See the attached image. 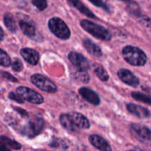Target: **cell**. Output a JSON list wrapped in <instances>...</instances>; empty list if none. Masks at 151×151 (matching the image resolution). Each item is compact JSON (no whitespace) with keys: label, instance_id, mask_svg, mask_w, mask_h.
Listing matches in <instances>:
<instances>
[{"label":"cell","instance_id":"obj_15","mask_svg":"<svg viewBox=\"0 0 151 151\" xmlns=\"http://www.w3.org/2000/svg\"><path fill=\"white\" fill-rule=\"evenodd\" d=\"M126 109L131 114L134 116H137L139 118H148L150 117V111L146 108L141 106H138L134 103H128L126 106Z\"/></svg>","mask_w":151,"mask_h":151},{"label":"cell","instance_id":"obj_25","mask_svg":"<svg viewBox=\"0 0 151 151\" xmlns=\"http://www.w3.org/2000/svg\"><path fill=\"white\" fill-rule=\"evenodd\" d=\"M50 146L52 147H54V148H58V149H61V150H66L67 148V145H66V143L63 142L62 140L60 139H56L53 140L52 142V143L50 144Z\"/></svg>","mask_w":151,"mask_h":151},{"label":"cell","instance_id":"obj_32","mask_svg":"<svg viewBox=\"0 0 151 151\" xmlns=\"http://www.w3.org/2000/svg\"><path fill=\"white\" fill-rule=\"evenodd\" d=\"M3 38H4V32H3L2 29L0 27V41H2Z\"/></svg>","mask_w":151,"mask_h":151},{"label":"cell","instance_id":"obj_28","mask_svg":"<svg viewBox=\"0 0 151 151\" xmlns=\"http://www.w3.org/2000/svg\"><path fill=\"white\" fill-rule=\"evenodd\" d=\"M11 67L15 72H20L23 69V63L19 58H16L13 63H11Z\"/></svg>","mask_w":151,"mask_h":151},{"label":"cell","instance_id":"obj_7","mask_svg":"<svg viewBox=\"0 0 151 151\" xmlns=\"http://www.w3.org/2000/svg\"><path fill=\"white\" fill-rule=\"evenodd\" d=\"M44 128V120L41 118L34 117L29 119L28 123L22 128V134L29 138L38 135Z\"/></svg>","mask_w":151,"mask_h":151},{"label":"cell","instance_id":"obj_20","mask_svg":"<svg viewBox=\"0 0 151 151\" xmlns=\"http://www.w3.org/2000/svg\"><path fill=\"white\" fill-rule=\"evenodd\" d=\"M4 23L6 27L12 32H15L16 31V20L13 16L10 13H6L4 16Z\"/></svg>","mask_w":151,"mask_h":151},{"label":"cell","instance_id":"obj_16","mask_svg":"<svg viewBox=\"0 0 151 151\" xmlns=\"http://www.w3.org/2000/svg\"><path fill=\"white\" fill-rule=\"evenodd\" d=\"M83 44L84 48L91 55L94 56L96 58H100L103 55V52H102L101 48L97 44H96L95 43L93 42L92 41H91L88 38L84 40Z\"/></svg>","mask_w":151,"mask_h":151},{"label":"cell","instance_id":"obj_31","mask_svg":"<svg viewBox=\"0 0 151 151\" xmlns=\"http://www.w3.org/2000/svg\"><path fill=\"white\" fill-rule=\"evenodd\" d=\"M13 109H14V110H16V111L19 114L22 115V116H24V117H27V116L28 117V116H29V114H28L27 112L25 110H24V109H20V108H17V107L13 108Z\"/></svg>","mask_w":151,"mask_h":151},{"label":"cell","instance_id":"obj_1","mask_svg":"<svg viewBox=\"0 0 151 151\" xmlns=\"http://www.w3.org/2000/svg\"><path fill=\"white\" fill-rule=\"evenodd\" d=\"M122 55L125 61L131 66H142L147 62V55L138 47L126 46L122 49Z\"/></svg>","mask_w":151,"mask_h":151},{"label":"cell","instance_id":"obj_17","mask_svg":"<svg viewBox=\"0 0 151 151\" xmlns=\"http://www.w3.org/2000/svg\"><path fill=\"white\" fill-rule=\"evenodd\" d=\"M68 1L69 2V4H72L74 7L77 9V10H79L81 13H82L83 14L85 15V16H88L89 18H95V15L86 7L85 6V4L81 1V0H68Z\"/></svg>","mask_w":151,"mask_h":151},{"label":"cell","instance_id":"obj_9","mask_svg":"<svg viewBox=\"0 0 151 151\" xmlns=\"http://www.w3.org/2000/svg\"><path fill=\"white\" fill-rule=\"evenodd\" d=\"M68 59L77 68L78 70L87 72L90 69V64L88 60L80 53L71 52L68 55Z\"/></svg>","mask_w":151,"mask_h":151},{"label":"cell","instance_id":"obj_6","mask_svg":"<svg viewBox=\"0 0 151 151\" xmlns=\"http://www.w3.org/2000/svg\"><path fill=\"white\" fill-rule=\"evenodd\" d=\"M16 93L23 100L29 102L32 104L39 105L44 102L42 95L37 91L25 86H19L16 88Z\"/></svg>","mask_w":151,"mask_h":151},{"label":"cell","instance_id":"obj_11","mask_svg":"<svg viewBox=\"0 0 151 151\" xmlns=\"http://www.w3.org/2000/svg\"><path fill=\"white\" fill-rule=\"evenodd\" d=\"M68 114L70 117L71 121L73 125L76 127L77 129L78 128L88 129L90 128L89 121L82 114L78 113V112H71Z\"/></svg>","mask_w":151,"mask_h":151},{"label":"cell","instance_id":"obj_3","mask_svg":"<svg viewBox=\"0 0 151 151\" xmlns=\"http://www.w3.org/2000/svg\"><path fill=\"white\" fill-rule=\"evenodd\" d=\"M48 27L50 32L56 37L62 40H67L70 38L71 31L69 27L62 19L53 17L48 22Z\"/></svg>","mask_w":151,"mask_h":151},{"label":"cell","instance_id":"obj_35","mask_svg":"<svg viewBox=\"0 0 151 151\" xmlns=\"http://www.w3.org/2000/svg\"><path fill=\"white\" fill-rule=\"evenodd\" d=\"M127 151H135V150H127Z\"/></svg>","mask_w":151,"mask_h":151},{"label":"cell","instance_id":"obj_24","mask_svg":"<svg viewBox=\"0 0 151 151\" xmlns=\"http://www.w3.org/2000/svg\"><path fill=\"white\" fill-rule=\"evenodd\" d=\"M75 76L77 80L83 83H88L90 80L89 75L86 73V72H82V71L78 70V72L75 74Z\"/></svg>","mask_w":151,"mask_h":151},{"label":"cell","instance_id":"obj_33","mask_svg":"<svg viewBox=\"0 0 151 151\" xmlns=\"http://www.w3.org/2000/svg\"><path fill=\"white\" fill-rule=\"evenodd\" d=\"M0 151H10V149L7 148V147H4V146L0 145Z\"/></svg>","mask_w":151,"mask_h":151},{"label":"cell","instance_id":"obj_8","mask_svg":"<svg viewBox=\"0 0 151 151\" xmlns=\"http://www.w3.org/2000/svg\"><path fill=\"white\" fill-rule=\"evenodd\" d=\"M130 131L137 139L142 143L149 144L150 142V130L145 125L134 123L130 126Z\"/></svg>","mask_w":151,"mask_h":151},{"label":"cell","instance_id":"obj_22","mask_svg":"<svg viewBox=\"0 0 151 151\" xmlns=\"http://www.w3.org/2000/svg\"><path fill=\"white\" fill-rule=\"evenodd\" d=\"M131 96H132L133 98H134L137 101L142 102V103H147L148 105L151 104V99L150 96L147 95V94L137 92V91H134V92L131 93Z\"/></svg>","mask_w":151,"mask_h":151},{"label":"cell","instance_id":"obj_12","mask_svg":"<svg viewBox=\"0 0 151 151\" xmlns=\"http://www.w3.org/2000/svg\"><path fill=\"white\" fill-rule=\"evenodd\" d=\"M79 94L87 102L94 106H98L100 103V99L98 94L90 88L86 87H82L78 90Z\"/></svg>","mask_w":151,"mask_h":151},{"label":"cell","instance_id":"obj_13","mask_svg":"<svg viewBox=\"0 0 151 151\" xmlns=\"http://www.w3.org/2000/svg\"><path fill=\"white\" fill-rule=\"evenodd\" d=\"M20 53L24 60L29 64L33 66L38 64L39 61V54L36 50L30 48H23L21 50Z\"/></svg>","mask_w":151,"mask_h":151},{"label":"cell","instance_id":"obj_23","mask_svg":"<svg viewBox=\"0 0 151 151\" xmlns=\"http://www.w3.org/2000/svg\"><path fill=\"white\" fill-rule=\"evenodd\" d=\"M11 65V59L9 57L8 55L0 49V66H4V67H8Z\"/></svg>","mask_w":151,"mask_h":151},{"label":"cell","instance_id":"obj_21","mask_svg":"<svg viewBox=\"0 0 151 151\" xmlns=\"http://www.w3.org/2000/svg\"><path fill=\"white\" fill-rule=\"evenodd\" d=\"M94 72L97 78L102 81H107L109 79V75L103 66L97 64L94 66Z\"/></svg>","mask_w":151,"mask_h":151},{"label":"cell","instance_id":"obj_5","mask_svg":"<svg viewBox=\"0 0 151 151\" xmlns=\"http://www.w3.org/2000/svg\"><path fill=\"white\" fill-rule=\"evenodd\" d=\"M30 81L32 83L39 89L48 93H55L57 91V86L47 77L39 74H34L31 76Z\"/></svg>","mask_w":151,"mask_h":151},{"label":"cell","instance_id":"obj_18","mask_svg":"<svg viewBox=\"0 0 151 151\" xmlns=\"http://www.w3.org/2000/svg\"><path fill=\"white\" fill-rule=\"evenodd\" d=\"M60 122L62 126L70 132H75L77 131V128L71 121L68 114H62L60 116Z\"/></svg>","mask_w":151,"mask_h":151},{"label":"cell","instance_id":"obj_34","mask_svg":"<svg viewBox=\"0 0 151 151\" xmlns=\"http://www.w3.org/2000/svg\"><path fill=\"white\" fill-rule=\"evenodd\" d=\"M119 1H125V2H127V3H131L132 1H134L133 0H119Z\"/></svg>","mask_w":151,"mask_h":151},{"label":"cell","instance_id":"obj_2","mask_svg":"<svg viewBox=\"0 0 151 151\" xmlns=\"http://www.w3.org/2000/svg\"><path fill=\"white\" fill-rule=\"evenodd\" d=\"M80 24H81V27L84 29V30L92 35L96 38L106 41L111 40V34L104 27L97 24L91 22V21L86 20V19L81 21Z\"/></svg>","mask_w":151,"mask_h":151},{"label":"cell","instance_id":"obj_26","mask_svg":"<svg viewBox=\"0 0 151 151\" xmlns=\"http://www.w3.org/2000/svg\"><path fill=\"white\" fill-rule=\"evenodd\" d=\"M32 3L39 10H44L47 7V0H32Z\"/></svg>","mask_w":151,"mask_h":151},{"label":"cell","instance_id":"obj_14","mask_svg":"<svg viewBox=\"0 0 151 151\" xmlns=\"http://www.w3.org/2000/svg\"><path fill=\"white\" fill-rule=\"evenodd\" d=\"M90 143L100 151H112L111 147L106 139L98 135H91L88 137Z\"/></svg>","mask_w":151,"mask_h":151},{"label":"cell","instance_id":"obj_29","mask_svg":"<svg viewBox=\"0 0 151 151\" xmlns=\"http://www.w3.org/2000/svg\"><path fill=\"white\" fill-rule=\"evenodd\" d=\"M0 76H1V78H4V79L7 80V81H11V82H13V83L18 82V80L16 79V78H14L13 75H11L10 74L7 73V72H0Z\"/></svg>","mask_w":151,"mask_h":151},{"label":"cell","instance_id":"obj_27","mask_svg":"<svg viewBox=\"0 0 151 151\" xmlns=\"http://www.w3.org/2000/svg\"><path fill=\"white\" fill-rule=\"evenodd\" d=\"M91 4H94V6L97 7H100V8L103 9V10H106V11H109V7H108L107 4L103 1V0H88Z\"/></svg>","mask_w":151,"mask_h":151},{"label":"cell","instance_id":"obj_4","mask_svg":"<svg viewBox=\"0 0 151 151\" xmlns=\"http://www.w3.org/2000/svg\"><path fill=\"white\" fill-rule=\"evenodd\" d=\"M21 30L25 35L34 40H39V35L37 32L33 21L27 16L22 14L19 19Z\"/></svg>","mask_w":151,"mask_h":151},{"label":"cell","instance_id":"obj_10","mask_svg":"<svg viewBox=\"0 0 151 151\" xmlns=\"http://www.w3.org/2000/svg\"><path fill=\"white\" fill-rule=\"evenodd\" d=\"M118 78L127 85L132 87H137L139 85V80L130 70L121 69L117 72Z\"/></svg>","mask_w":151,"mask_h":151},{"label":"cell","instance_id":"obj_19","mask_svg":"<svg viewBox=\"0 0 151 151\" xmlns=\"http://www.w3.org/2000/svg\"><path fill=\"white\" fill-rule=\"evenodd\" d=\"M0 145L4 146L7 148H11L13 150H19L22 145L17 142L12 140L4 136H0Z\"/></svg>","mask_w":151,"mask_h":151},{"label":"cell","instance_id":"obj_30","mask_svg":"<svg viewBox=\"0 0 151 151\" xmlns=\"http://www.w3.org/2000/svg\"><path fill=\"white\" fill-rule=\"evenodd\" d=\"M8 97H9V99H10V100H13V101L16 102V103H20V104H22V103H24V100H22V99L21 98V97H19L17 94H15V93H13V92L9 93Z\"/></svg>","mask_w":151,"mask_h":151}]
</instances>
